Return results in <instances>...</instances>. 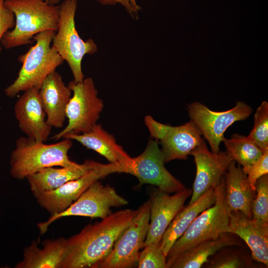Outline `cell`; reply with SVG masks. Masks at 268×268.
Wrapping results in <instances>:
<instances>
[{
    "label": "cell",
    "mask_w": 268,
    "mask_h": 268,
    "mask_svg": "<svg viewBox=\"0 0 268 268\" xmlns=\"http://www.w3.org/2000/svg\"><path fill=\"white\" fill-rule=\"evenodd\" d=\"M138 211V208L111 213L67 239L60 268H95L108 256L120 234L132 222Z\"/></svg>",
    "instance_id": "cell-1"
},
{
    "label": "cell",
    "mask_w": 268,
    "mask_h": 268,
    "mask_svg": "<svg viewBox=\"0 0 268 268\" xmlns=\"http://www.w3.org/2000/svg\"><path fill=\"white\" fill-rule=\"evenodd\" d=\"M4 5L14 14L15 24L2 37L1 45L6 49L33 43L37 34L46 30L56 31L60 6L44 0H4Z\"/></svg>",
    "instance_id": "cell-2"
},
{
    "label": "cell",
    "mask_w": 268,
    "mask_h": 268,
    "mask_svg": "<svg viewBox=\"0 0 268 268\" xmlns=\"http://www.w3.org/2000/svg\"><path fill=\"white\" fill-rule=\"evenodd\" d=\"M72 145V140L66 138L46 144L27 136L19 137L10 155V174L15 179L23 180L45 168L74 165L77 163L68 155Z\"/></svg>",
    "instance_id": "cell-3"
},
{
    "label": "cell",
    "mask_w": 268,
    "mask_h": 268,
    "mask_svg": "<svg viewBox=\"0 0 268 268\" xmlns=\"http://www.w3.org/2000/svg\"><path fill=\"white\" fill-rule=\"evenodd\" d=\"M55 33L46 30L33 37L35 44L18 58L22 65L16 78L4 89L6 96L13 98L20 92L32 88L39 89L46 78L64 63L52 46Z\"/></svg>",
    "instance_id": "cell-4"
},
{
    "label": "cell",
    "mask_w": 268,
    "mask_h": 268,
    "mask_svg": "<svg viewBox=\"0 0 268 268\" xmlns=\"http://www.w3.org/2000/svg\"><path fill=\"white\" fill-rule=\"evenodd\" d=\"M214 189L215 203L200 213L172 245L166 257L167 268H169L177 257L188 249L229 233V211L225 199L224 176Z\"/></svg>",
    "instance_id": "cell-5"
},
{
    "label": "cell",
    "mask_w": 268,
    "mask_h": 268,
    "mask_svg": "<svg viewBox=\"0 0 268 268\" xmlns=\"http://www.w3.org/2000/svg\"><path fill=\"white\" fill-rule=\"evenodd\" d=\"M59 6L58 27L52 46L67 63L73 81L80 82L84 78L81 67L83 58L95 54L97 46L92 39L84 41L79 35L75 23L77 0H64Z\"/></svg>",
    "instance_id": "cell-6"
},
{
    "label": "cell",
    "mask_w": 268,
    "mask_h": 268,
    "mask_svg": "<svg viewBox=\"0 0 268 268\" xmlns=\"http://www.w3.org/2000/svg\"><path fill=\"white\" fill-rule=\"evenodd\" d=\"M73 93L66 109L68 123L53 138L59 140L70 134H78L89 131L97 123L104 107L103 101L98 96L91 77L68 84Z\"/></svg>",
    "instance_id": "cell-7"
},
{
    "label": "cell",
    "mask_w": 268,
    "mask_h": 268,
    "mask_svg": "<svg viewBox=\"0 0 268 268\" xmlns=\"http://www.w3.org/2000/svg\"><path fill=\"white\" fill-rule=\"evenodd\" d=\"M150 208V199L138 207L134 220L120 234L108 256L95 268H129L137 264L149 226Z\"/></svg>",
    "instance_id": "cell-8"
},
{
    "label": "cell",
    "mask_w": 268,
    "mask_h": 268,
    "mask_svg": "<svg viewBox=\"0 0 268 268\" xmlns=\"http://www.w3.org/2000/svg\"><path fill=\"white\" fill-rule=\"evenodd\" d=\"M128 203L119 195L114 188L103 185L97 181L90 185L81 196L62 212L51 215L46 221L38 223L41 234L47 231L49 226L60 218L71 216L103 219L112 213L111 207H120Z\"/></svg>",
    "instance_id": "cell-9"
},
{
    "label": "cell",
    "mask_w": 268,
    "mask_h": 268,
    "mask_svg": "<svg viewBox=\"0 0 268 268\" xmlns=\"http://www.w3.org/2000/svg\"><path fill=\"white\" fill-rule=\"evenodd\" d=\"M144 122L151 137L161 145L165 163L175 159H187L192 151L204 141L201 133L192 120L172 127L160 123L148 115Z\"/></svg>",
    "instance_id": "cell-10"
},
{
    "label": "cell",
    "mask_w": 268,
    "mask_h": 268,
    "mask_svg": "<svg viewBox=\"0 0 268 268\" xmlns=\"http://www.w3.org/2000/svg\"><path fill=\"white\" fill-rule=\"evenodd\" d=\"M119 164L96 162L95 166L79 178L68 181L52 191L34 195L40 205L55 215L66 210L93 183L114 173H123Z\"/></svg>",
    "instance_id": "cell-11"
},
{
    "label": "cell",
    "mask_w": 268,
    "mask_h": 268,
    "mask_svg": "<svg viewBox=\"0 0 268 268\" xmlns=\"http://www.w3.org/2000/svg\"><path fill=\"white\" fill-rule=\"evenodd\" d=\"M189 115L202 135L208 141L211 151L219 150V145L225 138L224 132L236 121L246 119L252 113V108L243 102L225 111L216 112L200 102H193L187 107Z\"/></svg>",
    "instance_id": "cell-12"
},
{
    "label": "cell",
    "mask_w": 268,
    "mask_h": 268,
    "mask_svg": "<svg viewBox=\"0 0 268 268\" xmlns=\"http://www.w3.org/2000/svg\"><path fill=\"white\" fill-rule=\"evenodd\" d=\"M164 164L158 141L150 139L142 153L133 158L126 173L135 176L141 185H154L168 194L185 190V186L168 171Z\"/></svg>",
    "instance_id": "cell-13"
},
{
    "label": "cell",
    "mask_w": 268,
    "mask_h": 268,
    "mask_svg": "<svg viewBox=\"0 0 268 268\" xmlns=\"http://www.w3.org/2000/svg\"><path fill=\"white\" fill-rule=\"evenodd\" d=\"M190 154L194 158L197 171L189 204L196 201L209 189L215 188L233 160L226 152L219 151L214 153L210 151L204 141Z\"/></svg>",
    "instance_id": "cell-14"
},
{
    "label": "cell",
    "mask_w": 268,
    "mask_h": 268,
    "mask_svg": "<svg viewBox=\"0 0 268 268\" xmlns=\"http://www.w3.org/2000/svg\"><path fill=\"white\" fill-rule=\"evenodd\" d=\"M192 193L193 190L186 188L171 196L158 189L151 194L149 226L143 247L161 241L169 225Z\"/></svg>",
    "instance_id": "cell-15"
},
{
    "label": "cell",
    "mask_w": 268,
    "mask_h": 268,
    "mask_svg": "<svg viewBox=\"0 0 268 268\" xmlns=\"http://www.w3.org/2000/svg\"><path fill=\"white\" fill-rule=\"evenodd\" d=\"M14 112L19 128L26 136L38 141L47 140L52 127L47 123L38 89L24 91L14 105Z\"/></svg>",
    "instance_id": "cell-16"
},
{
    "label": "cell",
    "mask_w": 268,
    "mask_h": 268,
    "mask_svg": "<svg viewBox=\"0 0 268 268\" xmlns=\"http://www.w3.org/2000/svg\"><path fill=\"white\" fill-rule=\"evenodd\" d=\"M243 240L253 259L268 266V222L249 217L241 211H229V231Z\"/></svg>",
    "instance_id": "cell-17"
},
{
    "label": "cell",
    "mask_w": 268,
    "mask_h": 268,
    "mask_svg": "<svg viewBox=\"0 0 268 268\" xmlns=\"http://www.w3.org/2000/svg\"><path fill=\"white\" fill-rule=\"evenodd\" d=\"M72 91L66 85L56 70L44 80L39 89V96L51 127L62 128L66 118V109Z\"/></svg>",
    "instance_id": "cell-18"
},
{
    "label": "cell",
    "mask_w": 268,
    "mask_h": 268,
    "mask_svg": "<svg viewBox=\"0 0 268 268\" xmlns=\"http://www.w3.org/2000/svg\"><path fill=\"white\" fill-rule=\"evenodd\" d=\"M74 140L88 149L104 157L110 163L121 165L126 172L131 165V157L123 147L117 143L114 136L96 124L89 131L81 134H70L63 138Z\"/></svg>",
    "instance_id": "cell-19"
},
{
    "label": "cell",
    "mask_w": 268,
    "mask_h": 268,
    "mask_svg": "<svg viewBox=\"0 0 268 268\" xmlns=\"http://www.w3.org/2000/svg\"><path fill=\"white\" fill-rule=\"evenodd\" d=\"M96 162L87 160L82 164L76 163L70 166L47 167L29 175L26 179L33 195L52 191L82 176L92 169Z\"/></svg>",
    "instance_id": "cell-20"
},
{
    "label": "cell",
    "mask_w": 268,
    "mask_h": 268,
    "mask_svg": "<svg viewBox=\"0 0 268 268\" xmlns=\"http://www.w3.org/2000/svg\"><path fill=\"white\" fill-rule=\"evenodd\" d=\"M225 175V199L229 211H241L252 218V204L256 192L251 189L247 174L233 160Z\"/></svg>",
    "instance_id": "cell-21"
},
{
    "label": "cell",
    "mask_w": 268,
    "mask_h": 268,
    "mask_svg": "<svg viewBox=\"0 0 268 268\" xmlns=\"http://www.w3.org/2000/svg\"><path fill=\"white\" fill-rule=\"evenodd\" d=\"M214 188H211L193 203L183 207L176 215L165 231L161 241L162 251L167 257L172 245L188 229L197 216L215 202Z\"/></svg>",
    "instance_id": "cell-22"
},
{
    "label": "cell",
    "mask_w": 268,
    "mask_h": 268,
    "mask_svg": "<svg viewBox=\"0 0 268 268\" xmlns=\"http://www.w3.org/2000/svg\"><path fill=\"white\" fill-rule=\"evenodd\" d=\"M66 244L67 239L63 237L46 240L40 248L37 242L33 241L24 250L23 259L15 268H60Z\"/></svg>",
    "instance_id": "cell-23"
},
{
    "label": "cell",
    "mask_w": 268,
    "mask_h": 268,
    "mask_svg": "<svg viewBox=\"0 0 268 268\" xmlns=\"http://www.w3.org/2000/svg\"><path fill=\"white\" fill-rule=\"evenodd\" d=\"M243 246L238 237L226 233L218 238L201 242L177 257L169 268H200L221 248L229 246Z\"/></svg>",
    "instance_id": "cell-24"
},
{
    "label": "cell",
    "mask_w": 268,
    "mask_h": 268,
    "mask_svg": "<svg viewBox=\"0 0 268 268\" xmlns=\"http://www.w3.org/2000/svg\"><path fill=\"white\" fill-rule=\"evenodd\" d=\"M226 152L240 165L247 174L250 167L257 161L266 151L261 149L248 136L233 134L230 139L222 141Z\"/></svg>",
    "instance_id": "cell-25"
},
{
    "label": "cell",
    "mask_w": 268,
    "mask_h": 268,
    "mask_svg": "<svg viewBox=\"0 0 268 268\" xmlns=\"http://www.w3.org/2000/svg\"><path fill=\"white\" fill-rule=\"evenodd\" d=\"M241 246L223 247L211 256L203 266L206 268H254L253 257Z\"/></svg>",
    "instance_id": "cell-26"
},
{
    "label": "cell",
    "mask_w": 268,
    "mask_h": 268,
    "mask_svg": "<svg viewBox=\"0 0 268 268\" xmlns=\"http://www.w3.org/2000/svg\"><path fill=\"white\" fill-rule=\"evenodd\" d=\"M261 149L268 150V103L263 101L254 115V125L248 136Z\"/></svg>",
    "instance_id": "cell-27"
},
{
    "label": "cell",
    "mask_w": 268,
    "mask_h": 268,
    "mask_svg": "<svg viewBox=\"0 0 268 268\" xmlns=\"http://www.w3.org/2000/svg\"><path fill=\"white\" fill-rule=\"evenodd\" d=\"M256 194L252 204V218L268 222V175L259 178L256 182Z\"/></svg>",
    "instance_id": "cell-28"
},
{
    "label": "cell",
    "mask_w": 268,
    "mask_h": 268,
    "mask_svg": "<svg viewBox=\"0 0 268 268\" xmlns=\"http://www.w3.org/2000/svg\"><path fill=\"white\" fill-rule=\"evenodd\" d=\"M143 248L138 255V268H167L166 256L162 251L161 241L146 245Z\"/></svg>",
    "instance_id": "cell-29"
},
{
    "label": "cell",
    "mask_w": 268,
    "mask_h": 268,
    "mask_svg": "<svg viewBox=\"0 0 268 268\" xmlns=\"http://www.w3.org/2000/svg\"><path fill=\"white\" fill-rule=\"evenodd\" d=\"M268 174V150L256 161L247 172V179L251 189L256 192L255 184L261 177Z\"/></svg>",
    "instance_id": "cell-30"
},
{
    "label": "cell",
    "mask_w": 268,
    "mask_h": 268,
    "mask_svg": "<svg viewBox=\"0 0 268 268\" xmlns=\"http://www.w3.org/2000/svg\"><path fill=\"white\" fill-rule=\"evenodd\" d=\"M4 0H0V54L2 51L1 40L7 31L13 29L15 24L13 13L4 3Z\"/></svg>",
    "instance_id": "cell-31"
},
{
    "label": "cell",
    "mask_w": 268,
    "mask_h": 268,
    "mask_svg": "<svg viewBox=\"0 0 268 268\" xmlns=\"http://www.w3.org/2000/svg\"><path fill=\"white\" fill-rule=\"evenodd\" d=\"M103 5H116L120 4L124 7L133 18H138L140 6L136 0H96Z\"/></svg>",
    "instance_id": "cell-32"
},
{
    "label": "cell",
    "mask_w": 268,
    "mask_h": 268,
    "mask_svg": "<svg viewBox=\"0 0 268 268\" xmlns=\"http://www.w3.org/2000/svg\"><path fill=\"white\" fill-rule=\"evenodd\" d=\"M47 3L51 5H57L61 1V0H44Z\"/></svg>",
    "instance_id": "cell-33"
}]
</instances>
